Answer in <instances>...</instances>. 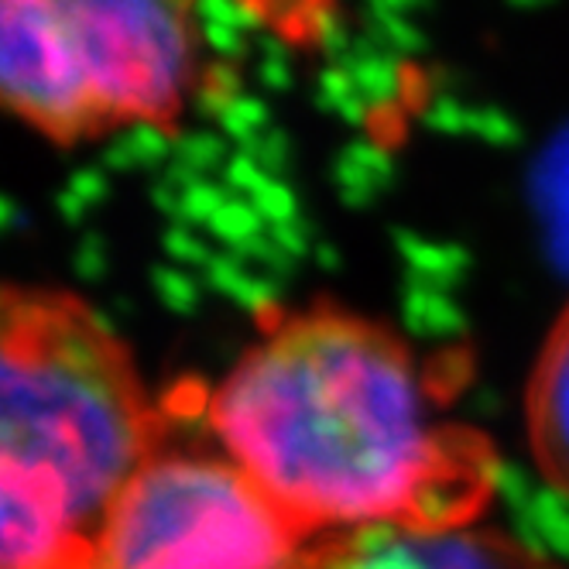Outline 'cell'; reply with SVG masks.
<instances>
[{
	"label": "cell",
	"instance_id": "cell-3",
	"mask_svg": "<svg viewBox=\"0 0 569 569\" xmlns=\"http://www.w3.org/2000/svg\"><path fill=\"white\" fill-rule=\"evenodd\" d=\"M296 525L233 463L144 460L107 508L87 569H289Z\"/></svg>",
	"mask_w": 569,
	"mask_h": 569
},
{
	"label": "cell",
	"instance_id": "cell-4",
	"mask_svg": "<svg viewBox=\"0 0 569 569\" xmlns=\"http://www.w3.org/2000/svg\"><path fill=\"white\" fill-rule=\"evenodd\" d=\"M59 18L103 120L176 113L192 79L196 8L176 0H56Z\"/></svg>",
	"mask_w": 569,
	"mask_h": 569
},
{
	"label": "cell",
	"instance_id": "cell-5",
	"mask_svg": "<svg viewBox=\"0 0 569 569\" xmlns=\"http://www.w3.org/2000/svg\"><path fill=\"white\" fill-rule=\"evenodd\" d=\"M0 93L56 141H76L103 124L56 0H8L0 8Z\"/></svg>",
	"mask_w": 569,
	"mask_h": 569
},
{
	"label": "cell",
	"instance_id": "cell-26",
	"mask_svg": "<svg viewBox=\"0 0 569 569\" xmlns=\"http://www.w3.org/2000/svg\"><path fill=\"white\" fill-rule=\"evenodd\" d=\"M161 248H166V254L179 264H199L207 268L217 254L210 251V243L196 237L189 227H169L166 233H161Z\"/></svg>",
	"mask_w": 569,
	"mask_h": 569
},
{
	"label": "cell",
	"instance_id": "cell-1",
	"mask_svg": "<svg viewBox=\"0 0 569 569\" xmlns=\"http://www.w3.org/2000/svg\"><path fill=\"white\" fill-rule=\"evenodd\" d=\"M210 422L230 463L296 528L409 518L442 457L409 350L330 309L284 319L243 353Z\"/></svg>",
	"mask_w": 569,
	"mask_h": 569
},
{
	"label": "cell",
	"instance_id": "cell-28",
	"mask_svg": "<svg viewBox=\"0 0 569 569\" xmlns=\"http://www.w3.org/2000/svg\"><path fill=\"white\" fill-rule=\"evenodd\" d=\"M264 179H271L258 161L251 158V154H230V161L223 166V186L230 189V192H240V196H254L258 189H261V182Z\"/></svg>",
	"mask_w": 569,
	"mask_h": 569
},
{
	"label": "cell",
	"instance_id": "cell-11",
	"mask_svg": "<svg viewBox=\"0 0 569 569\" xmlns=\"http://www.w3.org/2000/svg\"><path fill=\"white\" fill-rule=\"evenodd\" d=\"M401 327L416 340L450 343L467 333V316L450 299V292H436L426 284L405 281L401 289Z\"/></svg>",
	"mask_w": 569,
	"mask_h": 569
},
{
	"label": "cell",
	"instance_id": "cell-9",
	"mask_svg": "<svg viewBox=\"0 0 569 569\" xmlns=\"http://www.w3.org/2000/svg\"><path fill=\"white\" fill-rule=\"evenodd\" d=\"M333 182H337V196H340L343 207L363 210V207H371V202L385 189H391V182H395V158L378 141L357 138V141H350L337 154V161H333Z\"/></svg>",
	"mask_w": 569,
	"mask_h": 569
},
{
	"label": "cell",
	"instance_id": "cell-12",
	"mask_svg": "<svg viewBox=\"0 0 569 569\" xmlns=\"http://www.w3.org/2000/svg\"><path fill=\"white\" fill-rule=\"evenodd\" d=\"M353 76V87L360 93V100L371 110H385L395 107L401 97V66L395 56H388L385 49H378L368 34L353 38V56L343 66Z\"/></svg>",
	"mask_w": 569,
	"mask_h": 569
},
{
	"label": "cell",
	"instance_id": "cell-14",
	"mask_svg": "<svg viewBox=\"0 0 569 569\" xmlns=\"http://www.w3.org/2000/svg\"><path fill=\"white\" fill-rule=\"evenodd\" d=\"M528 515L539 525V532L549 546V556L569 559V495H562L552 483H542Z\"/></svg>",
	"mask_w": 569,
	"mask_h": 569
},
{
	"label": "cell",
	"instance_id": "cell-29",
	"mask_svg": "<svg viewBox=\"0 0 569 569\" xmlns=\"http://www.w3.org/2000/svg\"><path fill=\"white\" fill-rule=\"evenodd\" d=\"M251 158L258 161V166H261L271 179H281L284 169H289V161H292V141H289V134H284L281 128L264 131V134H261V144H258V151H254Z\"/></svg>",
	"mask_w": 569,
	"mask_h": 569
},
{
	"label": "cell",
	"instance_id": "cell-24",
	"mask_svg": "<svg viewBox=\"0 0 569 569\" xmlns=\"http://www.w3.org/2000/svg\"><path fill=\"white\" fill-rule=\"evenodd\" d=\"M473 138H480L483 144H495V148H515V144H521V128H518V120L511 113H505L501 107H477Z\"/></svg>",
	"mask_w": 569,
	"mask_h": 569
},
{
	"label": "cell",
	"instance_id": "cell-16",
	"mask_svg": "<svg viewBox=\"0 0 569 569\" xmlns=\"http://www.w3.org/2000/svg\"><path fill=\"white\" fill-rule=\"evenodd\" d=\"M151 289L158 302L176 316H192L199 309V281L186 274L182 268H151Z\"/></svg>",
	"mask_w": 569,
	"mask_h": 569
},
{
	"label": "cell",
	"instance_id": "cell-42",
	"mask_svg": "<svg viewBox=\"0 0 569 569\" xmlns=\"http://www.w3.org/2000/svg\"><path fill=\"white\" fill-rule=\"evenodd\" d=\"M0 227H4V230H18V227H24V213L14 207V199H11V196L0 199Z\"/></svg>",
	"mask_w": 569,
	"mask_h": 569
},
{
	"label": "cell",
	"instance_id": "cell-40",
	"mask_svg": "<svg viewBox=\"0 0 569 569\" xmlns=\"http://www.w3.org/2000/svg\"><path fill=\"white\" fill-rule=\"evenodd\" d=\"M254 49L261 52V59H289V46H284L278 34H271V28L254 34Z\"/></svg>",
	"mask_w": 569,
	"mask_h": 569
},
{
	"label": "cell",
	"instance_id": "cell-2",
	"mask_svg": "<svg viewBox=\"0 0 569 569\" xmlns=\"http://www.w3.org/2000/svg\"><path fill=\"white\" fill-rule=\"evenodd\" d=\"M144 463V405L113 316L72 299L4 296L0 470L49 495L79 536Z\"/></svg>",
	"mask_w": 569,
	"mask_h": 569
},
{
	"label": "cell",
	"instance_id": "cell-41",
	"mask_svg": "<svg viewBox=\"0 0 569 569\" xmlns=\"http://www.w3.org/2000/svg\"><path fill=\"white\" fill-rule=\"evenodd\" d=\"M312 258H316L319 268H327V271L340 268V251H337V243H330V240H319L312 248Z\"/></svg>",
	"mask_w": 569,
	"mask_h": 569
},
{
	"label": "cell",
	"instance_id": "cell-27",
	"mask_svg": "<svg viewBox=\"0 0 569 569\" xmlns=\"http://www.w3.org/2000/svg\"><path fill=\"white\" fill-rule=\"evenodd\" d=\"M405 536L398 521H371V525H360L353 528V539H350V552L353 556H378L391 546H398Z\"/></svg>",
	"mask_w": 569,
	"mask_h": 569
},
{
	"label": "cell",
	"instance_id": "cell-13",
	"mask_svg": "<svg viewBox=\"0 0 569 569\" xmlns=\"http://www.w3.org/2000/svg\"><path fill=\"white\" fill-rule=\"evenodd\" d=\"M360 34H368L378 49H385L395 59H401V56H422L429 49L426 31L412 18L388 14L378 4H371L368 14H363V31Z\"/></svg>",
	"mask_w": 569,
	"mask_h": 569
},
{
	"label": "cell",
	"instance_id": "cell-38",
	"mask_svg": "<svg viewBox=\"0 0 569 569\" xmlns=\"http://www.w3.org/2000/svg\"><path fill=\"white\" fill-rule=\"evenodd\" d=\"M199 83H202V87H213V90H220V93H227V97H240V76H237V69H233L230 62H213V66H207V72H202Z\"/></svg>",
	"mask_w": 569,
	"mask_h": 569
},
{
	"label": "cell",
	"instance_id": "cell-7",
	"mask_svg": "<svg viewBox=\"0 0 569 569\" xmlns=\"http://www.w3.org/2000/svg\"><path fill=\"white\" fill-rule=\"evenodd\" d=\"M528 432L546 483L569 495V306L556 319L528 385Z\"/></svg>",
	"mask_w": 569,
	"mask_h": 569
},
{
	"label": "cell",
	"instance_id": "cell-33",
	"mask_svg": "<svg viewBox=\"0 0 569 569\" xmlns=\"http://www.w3.org/2000/svg\"><path fill=\"white\" fill-rule=\"evenodd\" d=\"M278 296H281V289H278V281H274V278L254 274L248 289H243V296L237 299V306H240V309H248V312H254V316H264V312H271V309L278 306Z\"/></svg>",
	"mask_w": 569,
	"mask_h": 569
},
{
	"label": "cell",
	"instance_id": "cell-36",
	"mask_svg": "<svg viewBox=\"0 0 569 569\" xmlns=\"http://www.w3.org/2000/svg\"><path fill=\"white\" fill-rule=\"evenodd\" d=\"M151 202H154V210H158L161 217L172 220V227L179 223V217H182V192H179L172 182L158 179V182L151 186Z\"/></svg>",
	"mask_w": 569,
	"mask_h": 569
},
{
	"label": "cell",
	"instance_id": "cell-10",
	"mask_svg": "<svg viewBox=\"0 0 569 569\" xmlns=\"http://www.w3.org/2000/svg\"><path fill=\"white\" fill-rule=\"evenodd\" d=\"M391 243H395L398 258L405 261V268H409L405 281L426 284V289H436V292H450L473 264L463 243H436V240H426L422 233L405 230V227H398L391 233Z\"/></svg>",
	"mask_w": 569,
	"mask_h": 569
},
{
	"label": "cell",
	"instance_id": "cell-8",
	"mask_svg": "<svg viewBox=\"0 0 569 569\" xmlns=\"http://www.w3.org/2000/svg\"><path fill=\"white\" fill-rule=\"evenodd\" d=\"M432 569H552L546 559L528 556L518 542L491 532H419Z\"/></svg>",
	"mask_w": 569,
	"mask_h": 569
},
{
	"label": "cell",
	"instance_id": "cell-20",
	"mask_svg": "<svg viewBox=\"0 0 569 569\" xmlns=\"http://www.w3.org/2000/svg\"><path fill=\"white\" fill-rule=\"evenodd\" d=\"M230 199H233V196H230L227 186H217V182H210V179L196 182L192 189L182 192V217H179L176 227H189V230H192V223L210 227V223L220 217V210L227 207Z\"/></svg>",
	"mask_w": 569,
	"mask_h": 569
},
{
	"label": "cell",
	"instance_id": "cell-17",
	"mask_svg": "<svg viewBox=\"0 0 569 569\" xmlns=\"http://www.w3.org/2000/svg\"><path fill=\"white\" fill-rule=\"evenodd\" d=\"M120 138L128 141L141 169H169V161L176 154V141L161 131V124H154V120H134Z\"/></svg>",
	"mask_w": 569,
	"mask_h": 569
},
{
	"label": "cell",
	"instance_id": "cell-34",
	"mask_svg": "<svg viewBox=\"0 0 569 569\" xmlns=\"http://www.w3.org/2000/svg\"><path fill=\"white\" fill-rule=\"evenodd\" d=\"M66 189H69L76 199H83L87 207H97V202L107 199L110 182H107V172H103V169H76V172L69 176Z\"/></svg>",
	"mask_w": 569,
	"mask_h": 569
},
{
	"label": "cell",
	"instance_id": "cell-35",
	"mask_svg": "<svg viewBox=\"0 0 569 569\" xmlns=\"http://www.w3.org/2000/svg\"><path fill=\"white\" fill-rule=\"evenodd\" d=\"M258 83L268 93H284V90H289L292 87L289 59H261V66H258Z\"/></svg>",
	"mask_w": 569,
	"mask_h": 569
},
{
	"label": "cell",
	"instance_id": "cell-32",
	"mask_svg": "<svg viewBox=\"0 0 569 569\" xmlns=\"http://www.w3.org/2000/svg\"><path fill=\"white\" fill-rule=\"evenodd\" d=\"M72 271L83 281H100L107 271V251H103V237L100 233H83L79 248L72 254Z\"/></svg>",
	"mask_w": 569,
	"mask_h": 569
},
{
	"label": "cell",
	"instance_id": "cell-15",
	"mask_svg": "<svg viewBox=\"0 0 569 569\" xmlns=\"http://www.w3.org/2000/svg\"><path fill=\"white\" fill-rule=\"evenodd\" d=\"M207 230L220 243H227V251H233V248H243V243H251L254 237H261L268 230V223L251 207V199H230Z\"/></svg>",
	"mask_w": 569,
	"mask_h": 569
},
{
	"label": "cell",
	"instance_id": "cell-25",
	"mask_svg": "<svg viewBox=\"0 0 569 569\" xmlns=\"http://www.w3.org/2000/svg\"><path fill=\"white\" fill-rule=\"evenodd\" d=\"M353 97H360V93H357L353 76L347 69H340V66L319 69V76H316V107L322 113H337Z\"/></svg>",
	"mask_w": 569,
	"mask_h": 569
},
{
	"label": "cell",
	"instance_id": "cell-6",
	"mask_svg": "<svg viewBox=\"0 0 569 569\" xmlns=\"http://www.w3.org/2000/svg\"><path fill=\"white\" fill-rule=\"evenodd\" d=\"M0 569H87L66 511L11 470H0Z\"/></svg>",
	"mask_w": 569,
	"mask_h": 569
},
{
	"label": "cell",
	"instance_id": "cell-37",
	"mask_svg": "<svg viewBox=\"0 0 569 569\" xmlns=\"http://www.w3.org/2000/svg\"><path fill=\"white\" fill-rule=\"evenodd\" d=\"M100 166H103L107 172H134V169H141V166H138V158H134V151L128 148L124 138H113V141L100 151Z\"/></svg>",
	"mask_w": 569,
	"mask_h": 569
},
{
	"label": "cell",
	"instance_id": "cell-31",
	"mask_svg": "<svg viewBox=\"0 0 569 569\" xmlns=\"http://www.w3.org/2000/svg\"><path fill=\"white\" fill-rule=\"evenodd\" d=\"M268 237L278 243V251H284L292 261L312 254V223L306 217H299L296 223H281V227H268Z\"/></svg>",
	"mask_w": 569,
	"mask_h": 569
},
{
	"label": "cell",
	"instance_id": "cell-18",
	"mask_svg": "<svg viewBox=\"0 0 569 569\" xmlns=\"http://www.w3.org/2000/svg\"><path fill=\"white\" fill-rule=\"evenodd\" d=\"M172 161H182V166L196 169L199 176H207L220 166H227L230 154H227V141L220 134L210 131H189L176 138V154Z\"/></svg>",
	"mask_w": 569,
	"mask_h": 569
},
{
	"label": "cell",
	"instance_id": "cell-22",
	"mask_svg": "<svg viewBox=\"0 0 569 569\" xmlns=\"http://www.w3.org/2000/svg\"><path fill=\"white\" fill-rule=\"evenodd\" d=\"M495 495L501 498V505H505L511 515H521V511L532 508V501H536V495H539V487H536L532 473H528L521 463L501 460L498 480H495Z\"/></svg>",
	"mask_w": 569,
	"mask_h": 569
},
{
	"label": "cell",
	"instance_id": "cell-21",
	"mask_svg": "<svg viewBox=\"0 0 569 569\" xmlns=\"http://www.w3.org/2000/svg\"><path fill=\"white\" fill-rule=\"evenodd\" d=\"M251 207L261 213V220L268 227H281V223H296L299 213V199L296 192L284 186V179H264L261 189L251 196Z\"/></svg>",
	"mask_w": 569,
	"mask_h": 569
},
{
	"label": "cell",
	"instance_id": "cell-19",
	"mask_svg": "<svg viewBox=\"0 0 569 569\" xmlns=\"http://www.w3.org/2000/svg\"><path fill=\"white\" fill-rule=\"evenodd\" d=\"M473 113H477V107H467L460 97L436 93L429 100V107L422 110V124L446 138H467V134H473Z\"/></svg>",
	"mask_w": 569,
	"mask_h": 569
},
{
	"label": "cell",
	"instance_id": "cell-43",
	"mask_svg": "<svg viewBox=\"0 0 569 569\" xmlns=\"http://www.w3.org/2000/svg\"><path fill=\"white\" fill-rule=\"evenodd\" d=\"M501 409V398L491 395V391H473V412L477 416H498Z\"/></svg>",
	"mask_w": 569,
	"mask_h": 569
},
{
	"label": "cell",
	"instance_id": "cell-30",
	"mask_svg": "<svg viewBox=\"0 0 569 569\" xmlns=\"http://www.w3.org/2000/svg\"><path fill=\"white\" fill-rule=\"evenodd\" d=\"M199 38H202V46H207L213 56H220L223 62H233V59L248 56V34H243V31L199 21Z\"/></svg>",
	"mask_w": 569,
	"mask_h": 569
},
{
	"label": "cell",
	"instance_id": "cell-23",
	"mask_svg": "<svg viewBox=\"0 0 569 569\" xmlns=\"http://www.w3.org/2000/svg\"><path fill=\"white\" fill-rule=\"evenodd\" d=\"M251 271H248V264L243 261H237L233 254H217L207 268H202V281L210 284L213 292H223L230 302H237L240 296H243V289L251 284Z\"/></svg>",
	"mask_w": 569,
	"mask_h": 569
},
{
	"label": "cell",
	"instance_id": "cell-39",
	"mask_svg": "<svg viewBox=\"0 0 569 569\" xmlns=\"http://www.w3.org/2000/svg\"><path fill=\"white\" fill-rule=\"evenodd\" d=\"M56 210H59V217H62L66 223H83L87 213H90L87 202H83V199H76L66 186H62V192L56 196Z\"/></svg>",
	"mask_w": 569,
	"mask_h": 569
}]
</instances>
